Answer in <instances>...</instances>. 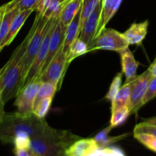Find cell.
<instances>
[{
	"label": "cell",
	"mask_w": 156,
	"mask_h": 156,
	"mask_svg": "<svg viewBox=\"0 0 156 156\" xmlns=\"http://www.w3.org/2000/svg\"><path fill=\"white\" fill-rule=\"evenodd\" d=\"M44 119L38 118L34 114L23 115L16 113H5L0 123V143L13 144L18 135L27 133L31 137L37 136L50 128Z\"/></svg>",
	"instance_id": "6da1fadb"
},
{
	"label": "cell",
	"mask_w": 156,
	"mask_h": 156,
	"mask_svg": "<svg viewBox=\"0 0 156 156\" xmlns=\"http://www.w3.org/2000/svg\"><path fill=\"white\" fill-rule=\"evenodd\" d=\"M28 42L26 36L21 44L17 47L12 56L5 65V70L2 76V98L5 104L16 97L22 88L24 77V57Z\"/></svg>",
	"instance_id": "7a4b0ae2"
},
{
	"label": "cell",
	"mask_w": 156,
	"mask_h": 156,
	"mask_svg": "<svg viewBox=\"0 0 156 156\" xmlns=\"http://www.w3.org/2000/svg\"><path fill=\"white\" fill-rule=\"evenodd\" d=\"M80 137L69 131L58 130L50 126L47 131L31 139L30 149L38 156H60Z\"/></svg>",
	"instance_id": "3957f363"
},
{
	"label": "cell",
	"mask_w": 156,
	"mask_h": 156,
	"mask_svg": "<svg viewBox=\"0 0 156 156\" xmlns=\"http://www.w3.org/2000/svg\"><path fill=\"white\" fill-rule=\"evenodd\" d=\"M50 19L45 18L41 14L37 12L34 21L29 30L27 36H28V42H27V48L24 57V77L23 82L27 74L29 69L34 59L35 56L37 54L43 41L45 37L47 30L48 29L50 23ZM23 85V83H22Z\"/></svg>",
	"instance_id": "277c9868"
},
{
	"label": "cell",
	"mask_w": 156,
	"mask_h": 156,
	"mask_svg": "<svg viewBox=\"0 0 156 156\" xmlns=\"http://www.w3.org/2000/svg\"><path fill=\"white\" fill-rule=\"evenodd\" d=\"M129 43L123 34L111 28H104L88 45V52L96 50H114L120 53L128 48Z\"/></svg>",
	"instance_id": "5b68a950"
},
{
	"label": "cell",
	"mask_w": 156,
	"mask_h": 156,
	"mask_svg": "<svg viewBox=\"0 0 156 156\" xmlns=\"http://www.w3.org/2000/svg\"><path fill=\"white\" fill-rule=\"evenodd\" d=\"M42 84L41 78L37 77L24 85L16 96L14 105L17 108V112L23 115L33 114L35 98Z\"/></svg>",
	"instance_id": "8992f818"
},
{
	"label": "cell",
	"mask_w": 156,
	"mask_h": 156,
	"mask_svg": "<svg viewBox=\"0 0 156 156\" xmlns=\"http://www.w3.org/2000/svg\"><path fill=\"white\" fill-rule=\"evenodd\" d=\"M56 18H51V20H50V25H49L47 33H46L45 37L44 38L42 45H41L37 54L35 56L33 62H32L31 66H30V69H29L28 72H27V76H26L24 82H23L22 88L24 85L28 84L30 82H31L32 80H34V79L41 76V72H42L43 68H44V63H45L46 59H47V53H48L50 37H51L53 25H54L55 22H56Z\"/></svg>",
	"instance_id": "52a82bcc"
},
{
	"label": "cell",
	"mask_w": 156,
	"mask_h": 156,
	"mask_svg": "<svg viewBox=\"0 0 156 156\" xmlns=\"http://www.w3.org/2000/svg\"><path fill=\"white\" fill-rule=\"evenodd\" d=\"M67 66L66 55L64 53L62 46L60 50L50 61L47 68L41 73L39 77L42 82H52L57 85L59 88L61 85L59 83L62 82Z\"/></svg>",
	"instance_id": "ba28073f"
},
{
	"label": "cell",
	"mask_w": 156,
	"mask_h": 156,
	"mask_svg": "<svg viewBox=\"0 0 156 156\" xmlns=\"http://www.w3.org/2000/svg\"><path fill=\"white\" fill-rule=\"evenodd\" d=\"M152 77L153 76H152V73L148 69L132 81V89L129 105L130 114H136L143 106V99L147 91L148 86Z\"/></svg>",
	"instance_id": "9c48e42d"
},
{
	"label": "cell",
	"mask_w": 156,
	"mask_h": 156,
	"mask_svg": "<svg viewBox=\"0 0 156 156\" xmlns=\"http://www.w3.org/2000/svg\"><path fill=\"white\" fill-rule=\"evenodd\" d=\"M102 10V0L99 2L96 9L92 12L91 15L88 18V19L84 23V25L81 30L79 38L89 44L96 37L98 32V28L99 26V22L101 19Z\"/></svg>",
	"instance_id": "30bf717a"
},
{
	"label": "cell",
	"mask_w": 156,
	"mask_h": 156,
	"mask_svg": "<svg viewBox=\"0 0 156 156\" xmlns=\"http://www.w3.org/2000/svg\"><path fill=\"white\" fill-rule=\"evenodd\" d=\"M66 30V29H65L61 25L59 20V16H58L56 20V22H55L54 25H53V31H52L51 37H50V44H49L48 53H47V59H46L42 72L47 68V66L50 62V61L53 59V58L56 56V53H58V51L62 47V44H63L64 37H65Z\"/></svg>",
	"instance_id": "8fae6325"
},
{
	"label": "cell",
	"mask_w": 156,
	"mask_h": 156,
	"mask_svg": "<svg viewBox=\"0 0 156 156\" xmlns=\"http://www.w3.org/2000/svg\"><path fill=\"white\" fill-rule=\"evenodd\" d=\"M82 0H63L61 4L59 20L61 25L67 28L76 14L80 10Z\"/></svg>",
	"instance_id": "7c38bea8"
},
{
	"label": "cell",
	"mask_w": 156,
	"mask_h": 156,
	"mask_svg": "<svg viewBox=\"0 0 156 156\" xmlns=\"http://www.w3.org/2000/svg\"><path fill=\"white\" fill-rule=\"evenodd\" d=\"M98 148L94 138L79 139L70 145L65 151L68 156H86Z\"/></svg>",
	"instance_id": "4fadbf2b"
},
{
	"label": "cell",
	"mask_w": 156,
	"mask_h": 156,
	"mask_svg": "<svg viewBox=\"0 0 156 156\" xmlns=\"http://www.w3.org/2000/svg\"><path fill=\"white\" fill-rule=\"evenodd\" d=\"M121 59L122 72L126 76V82H131L137 76L136 72L140 62L136 60L133 53L129 47L120 53Z\"/></svg>",
	"instance_id": "5bb4252c"
},
{
	"label": "cell",
	"mask_w": 156,
	"mask_h": 156,
	"mask_svg": "<svg viewBox=\"0 0 156 156\" xmlns=\"http://www.w3.org/2000/svg\"><path fill=\"white\" fill-rule=\"evenodd\" d=\"M148 27H149L148 20L140 23H133L123 33V35L129 45L130 44L140 45L147 34Z\"/></svg>",
	"instance_id": "9a60e30c"
},
{
	"label": "cell",
	"mask_w": 156,
	"mask_h": 156,
	"mask_svg": "<svg viewBox=\"0 0 156 156\" xmlns=\"http://www.w3.org/2000/svg\"><path fill=\"white\" fill-rule=\"evenodd\" d=\"M19 12L18 8L8 9L6 4L0 7V48H2V44L9 33L14 18Z\"/></svg>",
	"instance_id": "2e32d148"
},
{
	"label": "cell",
	"mask_w": 156,
	"mask_h": 156,
	"mask_svg": "<svg viewBox=\"0 0 156 156\" xmlns=\"http://www.w3.org/2000/svg\"><path fill=\"white\" fill-rule=\"evenodd\" d=\"M80 16L81 9L66 30L65 37L62 44V50L66 56L72 44L76 41V38L79 37L80 34Z\"/></svg>",
	"instance_id": "e0dca14e"
},
{
	"label": "cell",
	"mask_w": 156,
	"mask_h": 156,
	"mask_svg": "<svg viewBox=\"0 0 156 156\" xmlns=\"http://www.w3.org/2000/svg\"><path fill=\"white\" fill-rule=\"evenodd\" d=\"M33 12V10H23L20 11L18 12V15L14 18L13 21H12V24H11L9 33H8L5 39L3 41L2 44V48H4L6 46H9L13 41V40L15 39L16 35L19 32L20 29L24 25L26 20L27 19V18L30 16V14Z\"/></svg>",
	"instance_id": "ac0fdd59"
},
{
	"label": "cell",
	"mask_w": 156,
	"mask_h": 156,
	"mask_svg": "<svg viewBox=\"0 0 156 156\" xmlns=\"http://www.w3.org/2000/svg\"><path fill=\"white\" fill-rule=\"evenodd\" d=\"M131 89H132V81L125 82L123 85H122L113 101L111 102V112L124 107H129Z\"/></svg>",
	"instance_id": "d6986e66"
},
{
	"label": "cell",
	"mask_w": 156,
	"mask_h": 156,
	"mask_svg": "<svg viewBox=\"0 0 156 156\" xmlns=\"http://www.w3.org/2000/svg\"><path fill=\"white\" fill-rule=\"evenodd\" d=\"M113 126L110 125L109 126L100 131L94 136V139L96 143H97L98 147H108V146H110L111 145L114 144L117 142H119L120 140H123V139H125L129 135V133H125L123 134V135L117 136H109V133L111 132Z\"/></svg>",
	"instance_id": "ffe728a7"
},
{
	"label": "cell",
	"mask_w": 156,
	"mask_h": 156,
	"mask_svg": "<svg viewBox=\"0 0 156 156\" xmlns=\"http://www.w3.org/2000/svg\"><path fill=\"white\" fill-rule=\"evenodd\" d=\"M87 53H88V44L84 42L82 40H81L79 37L72 44L69 50V53L66 56L67 65H69L76 58L82 56Z\"/></svg>",
	"instance_id": "44dd1931"
},
{
	"label": "cell",
	"mask_w": 156,
	"mask_h": 156,
	"mask_svg": "<svg viewBox=\"0 0 156 156\" xmlns=\"http://www.w3.org/2000/svg\"><path fill=\"white\" fill-rule=\"evenodd\" d=\"M58 88H59V87L56 84H53L52 82H42L37 91V94L36 95L34 106L42 99L46 98L54 97L55 93L57 91Z\"/></svg>",
	"instance_id": "7402d4cb"
},
{
	"label": "cell",
	"mask_w": 156,
	"mask_h": 156,
	"mask_svg": "<svg viewBox=\"0 0 156 156\" xmlns=\"http://www.w3.org/2000/svg\"><path fill=\"white\" fill-rule=\"evenodd\" d=\"M101 0H82V6H81V16H80V32L84 23L85 22L88 17L92 14L94 9L99 4Z\"/></svg>",
	"instance_id": "603a6c76"
},
{
	"label": "cell",
	"mask_w": 156,
	"mask_h": 156,
	"mask_svg": "<svg viewBox=\"0 0 156 156\" xmlns=\"http://www.w3.org/2000/svg\"><path fill=\"white\" fill-rule=\"evenodd\" d=\"M129 115H130V111H129V107H124V108L116 110L112 112L110 125L112 126L113 128L120 126L127 120Z\"/></svg>",
	"instance_id": "cb8c5ba5"
},
{
	"label": "cell",
	"mask_w": 156,
	"mask_h": 156,
	"mask_svg": "<svg viewBox=\"0 0 156 156\" xmlns=\"http://www.w3.org/2000/svg\"><path fill=\"white\" fill-rule=\"evenodd\" d=\"M86 156H126L120 148L114 146L101 148L98 147Z\"/></svg>",
	"instance_id": "d4e9b609"
},
{
	"label": "cell",
	"mask_w": 156,
	"mask_h": 156,
	"mask_svg": "<svg viewBox=\"0 0 156 156\" xmlns=\"http://www.w3.org/2000/svg\"><path fill=\"white\" fill-rule=\"evenodd\" d=\"M38 1L39 0H12L9 2L6 3V5H7V7L9 9L18 8V9L20 11H35V8H36Z\"/></svg>",
	"instance_id": "484cf974"
},
{
	"label": "cell",
	"mask_w": 156,
	"mask_h": 156,
	"mask_svg": "<svg viewBox=\"0 0 156 156\" xmlns=\"http://www.w3.org/2000/svg\"><path fill=\"white\" fill-rule=\"evenodd\" d=\"M53 98H46L40 101L34 108L33 114L38 118L44 119L50 110Z\"/></svg>",
	"instance_id": "4316f807"
},
{
	"label": "cell",
	"mask_w": 156,
	"mask_h": 156,
	"mask_svg": "<svg viewBox=\"0 0 156 156\" xmlns=\"http://www.w3.org/2000/svg\"><path fill=\"white\" fill-rule=\"evenodd\" d=\"M123 73H119L114 76V79H113L112 82L111 84L109 90H108V93L105 95V99L110 101L111 102L113 101V100L115 98L116 94L119 91L120 88H121V83H122V78H123Z\"/></svg>",
	"instance_id": "83f0119b"
},
{
	"label": "cell",
	"mask_w": 156,
	"mask_h": 156,
	"mask_svg": "<svg viewBox=\"0 0 156 156\" xmlns=\"http://www.w3.org/2000/svg\"><path fill=\"white\" fill-rule=\"evenodd\" d=\"M145 133L156 137V125L143 121L136 125L133 129V134Z\"/></svg>",
	"instance_id": "f1b7e54d"
},
{
	"label": "cell",
	"mask_w": 156,
	"mask_h": 156,
	"mask_svg": "<svg viewBox=\"0 0 156 156\" xmlns=\"http://www.w3.org/2000/svg\"><path fill=\"white\" fill-rule=\"evenodd\" d=\"M13 145L17 149H30L31 137L27 133L20 134L15 139Z\"/></svg>",
	"instance_id": "f546056e"
},
{
	"label": "cell",
	"mask_w": 156,
	"mask_h": 156,
	"mask_svg": "<svg viewBox=\"0 0 156 156\" xmlns=\"http://www.w3.org/2000/svg\"><path fill=\"white\" fill-rule=\"evenodd\" d=\"M155 98H156V76L152 77L149 82L147 91L143 99V105H145Z\"/></svg>",
	"instance_id": "4dcf8cb0"
},
{
	"label": "cell",
	"mask_w": 156,
	"mask_h": 156,
	"mask_svg": "<svg viewBox=\"0 0 156 156\" xmlns=\"http://www.w3.org/2000/svg\"><path fill=\"white\" fill-rule=\"evenodd\" d=\"M15 156H38L31 149H14Z\"/></svg>",
	"instance_id": "1f68e13d"
},
{
	"label": "cell",
	"mask_w": 156,
	"mask_h": 156,
	"mask_svg": "<svg viewBox=\"0 0 156 156\" xmlns=\"http://www.w3.org/2000/svg\"><path fill=\"white\" fill-rule=\"evenodd\" d=\"M5 102L2 98V77L0 78V123L2 121L5 112L4 110Z\"/></svg>",
	"instance_id": "d6a6232c"
},
{
	"label": "cell",
	"mask_w": 156,
	"mask_h": 156,
	"mask_svg": "<svg viewBox=\"0 0 156 156\" xmlns=\"http://www.w3.org/2000/svg\"><path fill=\"white\" fill-rule=\"evenodd\" d=\"M149 71L152 73V76L153 77H155L156 76V59H155L153 62L150 65V66L149 67Z\"/></svg>",
	"instance_id": "836d02e7"
},
{
	"label": "cell",
	"mask_w": 156,
	"mask_h": 156,
	"mask_svg": "<svg viewBox=\"0 0 156 156\" xmlns=\"http://www.w3.org/2000/svg\"><path fill=\"white\" fill-rule=\"evenodd\" d=\"M144 121L148 122L149 123H152V124L156 125V117H150V118H146L144 119Z\"/></svg>",
	"instance_id": "e575fe53"
},
{
	"label": "cell",
	"mask_w": 156,
	"mask_h": 156,
	"mask_svg": "<svg viewBox=\"0 0 156 156\" xmlns=\"http://www.w3.org/2000/svg\"><path fill=\"white\" fill-rule=\"evenodd\" d=\"M4 70H5V66L2 67V68L0 69V78H1L2 76L3 73H4Z\"/></svg>",
	"instance_id": "d590c367"
},
{
	"label": "cell",
	"mask_w": 156,
	"mask_h": 156,
	"mask_svg": "<svg viewBox=\"0 0 156 156\" xmlns=\"http://www.w3.org/2000/svg\"><path fill=\"white\" fill-rule=\"evenodd\" d=\"M60 156H68V155H66V154H63V155H60Z\"/></svg>",
	"instance_id": "8d00e7d4"
},
{
	"label": "cell",
	"mask_w": 156,
	"mask_h": 156,
	"mask_svg": "<svg viewBox=\"0 0 156 156\" xmlns=\"http://www.w3.org/2000/svg\"><path fill=\"white\" fill-rule=\"evenodd\" d=\"M2 50V48H0V52H1Z\"/></svg>",
	"instance_id": "74e56055"
},
{
	"label": "cell",
	"mask_w": 156,
	"mask_h": 156,
	"mask_svg": "<svg viewBox=\"0 0 156 156\" xmlns=\"http://www.w3.org/2000/svg\"><path fill=\"white\" fill-rule=\"evenodd\" d=\"M62 1H63V0H62Z\"/></svg>",
	"instance_id": "f35d334b"
},
{
	"label": "cell",
	"mask_w": 156,
	"mask_h": 156,
	"mask_svg": "<svg viewBox=\"0 0 156 156\" xmlns=\"http://www.w3.org/2000/svg\"><path fill=\"white\" fill-rule=\"evenodd\" d=\"M155 59H156V58H155Z\"/></svg>",
	"instance_id": "ab89813d"
},
{
	"label": "cell",
	"mask_w": 156,
	"mask_h": 156,
	"mask_svg": "<svg viewBox=\"0 0 156 156\" xmlns=\"http://www.w3.org/2000/svg\"><path fill=\"white\" fill-rule=\"evenodd\" d=\"M155 153H156V152H155Z\"/></svg>",
	"instance_id": "60d3db41"
}]
</instances>
